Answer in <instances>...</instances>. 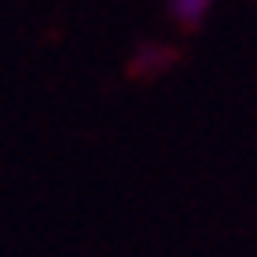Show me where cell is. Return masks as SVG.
I'll return each instance as SVG.
<instances>
[{"label":"cell","mask_w":257,"mask_h":257,"mask_svg":"<svg viewBox=\"0 0 257 257\" xmlns=\"http://www.w3.org/2000/svg\"><path fill=\"white\" fill-rule=\"evenodd\" d=\"M213 0H169V15L180 22V26H198L206 19V11Z\"/></svg>","instance_id":"cell-1"}]
</instances>
